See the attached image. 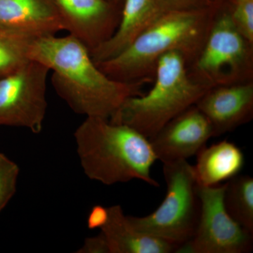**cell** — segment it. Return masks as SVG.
Segmentation results:
<instances>
[{
    "mask_svg": "<svg viewBox=\"0 0 253 253\" xmlns=\"http://www.w3.org/2000/svg\"><path fill=\"white\" fill-rule=\"evenodd\" d=\"M224 205L229 215L253 234V177L238 174L226 181Z\"/></svg>",
    "mask_w": 253,
    "mask_h": 253,
    "instance_id": "16",
    "label": "cell"
},
{
    "mask_svg": "<svg viewBox=\"0 0 253 253\" xmlns=\"http://www.w3.org/2000/svg\"><path fill=\"white\" fill-rule=\"evenodd\" d=\"M77 253H109V246L104 234L100 231L99 234L93 237L86 238Z\"/></svg>",
    "mask_w": 253,
    "mask_h": 253,
    "instance_id": "21",
    "label": "cell"
},
{
    "mask_svg": "<svg viewBox=\"0 0 253 253\" xmlns=\"http://www.w3.org/2000/svg\"><path fill=\"white\" fill-rule=\"evenodd\" d=\"M83 172L105 185L139 179L155 187L151 176L157 161L149 139L126 125L86 117L74 132Z\"/></svg>",
    "mask_w": 253,
    "mask_h": 253,
    "instance_id": "3",
    "label": "cell"
},
{
    "mask_svg": "<svg viewBox=\"0 0 253 253\" xmlns=\"http://www.w3.org/2000/svg\"><path fill=\"white\" fill-rule=\"evenodd\" d=\"M231 0H212V1H230Z\"/></svg>",
    "mask_w": 253,
    "mask_h": 253,
    "instance_id": "24",
    "label": "cell"
},
{
    "mask_svg": "<svg viewBox=\"0 0 253 253\" xmlns=\"http://www.w3.org/2000/svg\"><path fill=\"white\" fill-rule=\"evenodd\" d=\"M29 58L52 71L51 83L56 94L75 113L86 118L111 119L128 98L142 94L146 84L108 77L93 61L89 49L69 34L36 38Z\"/></svg>",
    "mask_w": 253,
    "mask_h": 253,
    "instance_id": "1",
    "label": "cell"
},
{
    "mask_svg": "<svg viewBox=\"0 0 253 253\" xmlns=\"http://www.w3.org/2000/svg\"><path fill=\"white\" fill-rule=\"evenodd\" d=\"M108 219V208L95 206L91 208L87 218V226L89 229H101Z\"/></svg>",
    "mask_w": 253,
    "mask_h": 253,
    "instance_id": "22",
    "label": "cell"
},
{
    "mask_svg": "<svg viewBox=\"0 0 253 253\" xmlns=\"http://www.w3.org/2000/svg\"><path fill=\"white\" fill-rule=\"evenodd\" d=\"M109 1H111V2L116 3V4L123 5L124 0H109Z\"/></svg>",
    "mask_w": 253,
    "mask_h": 253,
    "instance_id": "23",
    "label": "cell"
},
{
    "mask_svg": "<svg viewBox=\"0 0 253 253\" xmlns=\"http://www.w3.org/2000/svg\"><path fill=\"white\" fill-rule=\"evenodd\" d=\"M164 13L156 0H124L117 29L107 41L91 50L93 61L103 62L122 53Z\"/></svg>",
    "mask_w": 253,
    "mask_h": 253,
    "instance_id": "13",
    "label": "cell"
},
{
    "mask_svg": "<svg viewBox=\"0 0 253 253\" xmlns=\"http://www.w3.org/2000/svg\"><path fill=\"white\" fill-rule=\"evenodd\" d=\"M225 184L199 185L201 214L191 239L178 253H248L253 249V234L236 222L224 205Z\"/></svg>",
    "mask_w": 253,
    "mask_h": 253,
    "instance_id": "8",
    "label": "cell"
},
{
    "mask_svg": "<svg viewBox=\"0 0 253 253\" xmlns=\"http://www.w3.org/2000/svg\"><path fill=\"white\" fill-rule=\"evenodd\" d=\"M216 11L202 49L187 66L195 83L206 89L253 81V44L233 25L228 1H213Z\"/></svg>",
    "mask_w": 253,
    "mask_h": 253,
    "instance_id": "5",
    "label": "cell"
},
{
    "mask_svg": "<svg viewBox=\"0 0 253 253\" xmlns=\"http://www.w3.org/2000/svg\"><path fill=\"white\" fill-rule=\"evenodd\" d=\"M163 11H184L204 9L212 4V0H156Z\"/></svg>",
    "mask_w": 253,
    "mask_h": 253,
    "instance_id": "20",
    "label": "cell"
},
{
    "mask_svg": "<svg viewBox=\"0 0 253 253\" xmlns=\"http://www.w3.org/2000/svg\"><path fill=\"white\" fill-rule=\"evenodd\" d=\"M211 123L213 136L235 130L253 118V81L211 88L195 104Z\"/></svg>",
    "mask_w": 253,
    "mask_h": 253,
    "instance_id": "11",
    "label": "cell"
},
{
    "mask_svg": "<svg viewBox=\"0 0 253 253\" xmlns=\"http://www.w3.org/2000/svg\"><path fill=\"white\" fill-rule=\"evenodd\" d=\"M65 31L89 49L107 41L117 29L123 5L109 0H54Z\"/></svg>",
    "mask_w": 253,
    "mask_h": 253,
    "instance_id": "9",
    "label": "cell"
},
{
    "mask_svg": "<svg viewBox=\"0 0 253 253\" xmlns=\"http://www.w3.org/2000/svg\"><path fill=\"white\" fill-rule=\"evenodd\" d=\"M0 28L34 38L65 31L54 0H0Z\"/></svg>",
    "mask_w": 253,
    "mask_h": 253,
    "instance_id": "12",
    "label": "cell"
},
{
    "mask_svg": "<svg viewBox=\"0 0 253 253\" xmlns=\"http://www.w3.org/2000/svg\"><path fill=\"white\" fill-rule=\"evenodd\" d=\"M215 11L213 2L204 9L164 13L122 53L96 65L114 81L146 83L154 81L158 61L168 53H179L189 66L204 46Z\"/></svg>",
    "mask_w": 253,
    "mask_h": 253,
    "instance_id": "2",
    "label": "cell"
},
{
    "mask_svg": "<svg viewBox=\"0 0 253 253\" xmlns=\"http://www.w3.org/2000/svg\"><path fill=\"white\" fill-rule=\"evenodd\" d=\"M35 39L0 28V78L15 72L31 61L29 50Z\"/></svg>",
    "mask_w": 253,
    "mask_h": 253,
    "instance_id": "17",
    "label": "cell"
},
{
    "mask_svg": "<svg viewBox=\"0 0 253 253\" xmlns=\"http://www.w3.org/2000/svg\"></svg>",
    "mask_w": 253,
    "mask_h": 253,
    "instance_id": "25",
    "label": "cell"
},
{
    "mask_svg": "<svg viewBox=\"0 0 253 253\" xmlns=\"http://www.w3.org/2000/svg\"><path fill=\"white\" fill-rule=\"evenodd\" d=\"M19 174V166L0 153V212L16 194Z\"/></svg>",
    "mask_w": 253,
    "mask_h": 253,
    "instance_id": "18",
    "label": "cell"
},
{
    "mask_svg": "<svg viewBox=\"0 0 253 253\" xmlns=\"http://www.w3.org/2000/svg\"><path fill=\"white\" fill-rule=\"evenodd\" d=\"M187 66L179 53L165 54L158 61L154 84L149 92L128 98L109 121L130 126L151 139L208 90L191 79Z\"/></svg>",
    "mask_w": 253,
    "mask_h": 253,
    "instance_id": "4",
    "label": "cell"
},
{
    "mask_svg": "<svg viewBox=\"0 0 253 253\" xmlns=\"http://www.w3.org/2000/svg\"><path fill=\"white\" fill-rule=\"evenodd\" d=\"M49 72L42 63L31 60L0 78V126L26 128L34 134L42 131Z\"/></svg>",
    "mask_w": 253,
    "mask_h": 253,
    "instance_id": "7",
    "label": "cell"
},
{
    "mask_svg": "<svg viewBox=\"0 0 253 253\" xmlns=\"http://www.w3.org/2000/svg\"><path fill=\"white\" fill-rule=\"evenodd\" d=\"M163 174L167 191L162 204L149 215L127 217L138 230L179 249L193 237L199 224V185L194 166L186 160L163 163Z\"/></svg>",
    "mask_w": 253,
    "mask_h": 253,
    "instance_id": "6",
    "label": "cell"
},
{
    "mask_svg": "<svg viewBox=\"0 0 253 253\" xmlns=\"http://www.w3.org/2000/svg\"><path fill=\"white\" fill-rule=\"evenodd\" d=\"M228 2L233 25L246 41L253 44V0H231Z\"/></svg>",
    "mask_w": 253,
    "mask_h": 253,
    "instance_id": "19",
    "label": "cell"
},
{
    "mask_svg": "<svg viewBox=\"0 0 253 253\" xmlns=\"http://www.w3.org/2000/svg\"><path fill=\"white\" fill-rule=\"evenodd\" d=\"M196 156L197 162L193 166L199 186H211L229 181L239 174L245 164L242 150L227 140L204 146Z\"/></svg>",
    "mask_w": 253,
    "mask_h": 253,
    "instance_id": "15",
    "label": "cell"
},
{
    "mask_svg": "<svg viewBox=\"0 0 253 253\" xmlns=\"http://www.w3.org/2000/svg\"><path fill=\"white\" fill-rule=\"evenodd\" d=\"M108 208V219L101 228L109 253H172L179 247L136 229L120 205Z\"/></svg>",
    "mask_w": 253,
    "mask_h": 253,
    "instance_id": "14",
    "label": "cell"
},
{
    "mask_svg": "<svg viewBox=\"0 0 253 253\" xmlns=\"http://www.w3.org/2000/svg\"><path fill=\"white\" fill-rule=\"evenodd\" d=\"M213 136L211 123L196 105L168 122L149 139L157 161L163 163L196 156Z\"/></svg>",
    "mask_w": 253,
    "mask_h": 253,
    "instance_id": "10",
    "label": "cell"
}]
</instances>
